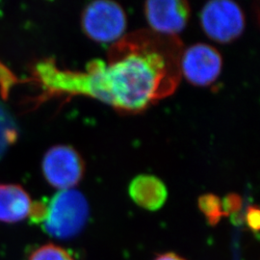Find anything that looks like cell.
Instances as JSON below:
<instances>
[{
	"mask_svg": "<svg viewBox=\"0 0 260 260\" xmlns=\"http://www.w3.org/2000/svg\"><path fill=\"white\" fill-rule=\"evenodd\" d=\"M200 205L202 210L209 217L212 222H216L222 215V205L220 201L214 196L207 195L203 197L200 201Z\"/></svg>",
	"mask_w": 260,
	"mask_h": 260,
	"instance_id": "obj_12",
	"label": "cell"
},
{
	"mask_svg": "<svg viewBox=\"0 0 260 260\" xmlns=\"http://www.w3.org/2000/svg\"><path fill=\"white\" fill-rule=\"evenodd\" d=\"M155 260H184L182 259L181 257L177 256V254H174V253H166V254H163V255H160L158 256L157 258Z\"/></svg>",
	"mask_w": 260,
	"mask_h": 260,
	"instance_id": "obj_13",
	"label": "cell"
},
{
	"mask_svg": "<svg viewBox=\"0 0 260 260\" xmlns=\"http://www.w3.org/2000/svg\"><path fill=\"white\" fill-rule=\"evenodd\" d=\"M146 19L153 31L174 36L185 29L190 7L182 0H150L145 4Z\"/></svg>",
	"mask_w": 260,
	"mask_h": 260,
	"instance_id": "obj_7",
	"label": "cell"
},
{
	"mask_svg": "<svg viewBox=\"0 0 260 260\" xmlns=\"http://www.w3.org/2000/svg\"><path fill=\"white\" fill-rule=\"evenodd\" d=\"M84 33L99 43L120 40L127 25L126 15L120 4L111 0H96L90 3L82 14Z\"/></svg>",
	"mask_w": 260,
	"mask_h": 260,
	"instance_id": "obj_3",
	"label": "cell"
},
{
	"mask_svg": "<svg viewBox=\"0 0 260 260\" xmlns=\"http://www.w3.org/2000/svg\"><path fill=\"white\" fill-rule=\"evenodd\" d=\"M126 40L117 44L108 62L92 61L85 72L57 69L46 62L38 67L43 83L58 93L82 94L115 108L138 112L153 101L173 92L179 64L168 47H157L155 39Z\"/></svg>",
	"mask_w": 260,
	"mask_h": 260,
	"instance_id": "obj_1",
	"label": "cell"
},
{
	"mask_svg": "<svg viewBox=\"0 0 260 260\" xmlns=\"http://www.w3.org/2000/svg\"><path fill=\"white\" fill-rule=\"evenodd\" d=\"M180 67L189 83L205 87L214 83L221 75L223 59L215 47L196 44L188 47L182 54Z\"/></svg>",
	"mask_w": 260,
	"mask_h": 260,
	"instance_id": "obj_6",
	"label": "cell"
},
{
	"mask_svg": "<svg viewBox=\"0 0 260 260\" xmlns=\"http://www.w3.org/2000/svg\"><path fill=\"white\" fill-rule=\"evenodd\" d=\"M42 167L47 182L60 191L73 189L83 177V160L70 146H55L48 149Z\"/></svg>",
	"mask_w": 260,
	"mask_h": 260,
	"instance_id": "obj_5",
	"label": "cell"
},
{
	"mask_svg": "<svg viewBox=\"0 0 260 260\" xmlns=\"http://www.w3.org/2000/svg\"><path fill=\"white\" fill-rule=\"evenodd\" d=\"M129 195L141 207L154 211L165 204L168 191L165 184L158 177L140 175L130 182Z\"/></svg>",
	"mask_w": 260,
	"mask_h": 260,
	"instance_id": "obj_9",
	"label": "cell"
},
{
	"mask_svg": "<svg viewBox=\"0 0 260 260\" xmlns=\"http://www.w3.org/2000/svg\"><path fill=\"white\" fill-rule=\"evenodd\" d=\"M206 36L217 43L228 44L241 36L245 16L240 6L232 0H212L205 4L200 15Z\"/></svg>",
	"mask_w": 260,
	"mask_h": 260,
	"instance_id": "obj_4",
	"label": "cell"
},
{
	"mask_svg": "<svg viewBox=\"0 0 260 260\" xmlns=\"http://www.w3.org/2000/svg\"><path fill=\"white\" fill-rule=\"evenodd\" d=\"M19 137V128L13 116L0 103V159Z\"/></svg>",
	"mask_w": 260,
	"mask_h": 260,
	"instance_id": "obj_10",
	"label": "cell"
},
{
	"mask_svg": "<svg viewBox=\"0 0 260 260\" xmlns=\"http://www.w3.org/2000/svg\"><path fill=\"white\" fill-rule=\"evenodd\" d=\"M27 260H74L68 251L54 244H46L32 251Z\"/></svg>",
	"mask_w": 260,
	"mask_h": 260,
	"instance_id": "obj_11",
	"label": "cell"
},
{
	"mask_svg": "<svg viewBox=\"0 0 260 260\" xmlns=\"http://www.w3.org/2000/svg\"><path fill=\"white\" fill-rule=\"evenodd\" d=\"M89 218V205L78 190L59 191L46 205L42 221L45 232L58 239H70L81 233Z\"/></svg>",
	"mask_w": 260,
	"mask_h": 260,
	"instance_id": "obj_2",
	"label": "cell"
},
{
	"mask_svg": "<svg viewBox=\"0 0 260 260\" xmlns=\"http://www.w3.org/2000/svg\"><path fill=\"white\" fill-rule=\"evenodd\" d=\"M32 202L27 192L17 184H0V223L23 221L31 212Z\"/></svg>",
	"mask_w": 260,
	"mask_h": 260,
	"instance_id": "obj_8",
	"label": "cell"
}]
</instances>
